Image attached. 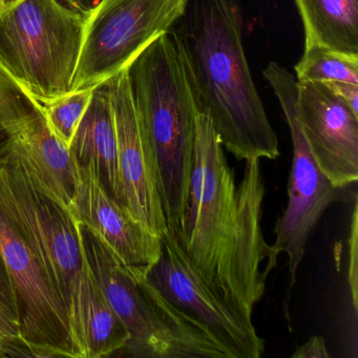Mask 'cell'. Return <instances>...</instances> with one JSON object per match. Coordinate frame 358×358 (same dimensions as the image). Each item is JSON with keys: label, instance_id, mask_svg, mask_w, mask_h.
Masks as SVG:
<instances>
[{"label": "cell", "instance_id": "obj_14", "mask_svg": "<svg viewBox=\"0 0 358 358\" xmlns=\"http://www.w3.org/2000/svg\"><path fill=\"white\" fill-rule=\"evenodd\" d=\"M71 213L129 270H148L161 255V236L150 231L102 187L90 167L78 166Z\"/></svg>", "mask_w": 358, "mask_h": 358}, {"label": "cell", "instance_id": "obj_18", "mask_svg": "<svg viewBox=\"0 0 358 358\" xmlns=\"http://www.w3.org/2000/svg\"><path fill=\"white\" fill-rule=\"evenodd\" d=\"M305 47L358 55V0H295Z\"/></svg>", "mask_w": 358, "mask_h": 358}, {"label": "cell", "instance_id": "obj_11", "mask_svg": "<svg viewBox=\"0 0 358 358\" xmlns=\"http://www.w3.org/2000/svg\"><path fill=\"white\" fill-rule=\"evenodd\" d=\"M297 115L320 171L345 189L358 180V115L324 83H297Z\"/></svg>", "mask_w": 358, "mask_h": 358}, {"label": "cell", "instance_id": "obj_16", "mask_svg": "<svg viewBox=\"0 0 358 358\" xmlns=\"http://www.w3.org/2000/svg\"><path fill=\"white\" fill-rule=\"evenodd\" d=\"M69 148L77 165L90 167L104 190L125 208L108 80L94 87L89 106Z\"/></svg>", "mask_w": 358, "mask_h": 358}, {"label": "cell", "instance_id": "obj_28", "mask_svg": "<svg viewBox=\"0 0 358 358\" xmlns=\"http://www.w3.org/2000/svg\"><path fill=\"white\" fill-rule=\"evenodd\" d=\"M13 143V136L0 123V156L5 155Z\"/></svg>", "mask_w": 358, "mask_h": 358}, {"label": "cell", "instance_id": "obj_12", "mask_svg": "<svg viewBox=\"0 0 358 358\" xmlns=\"http://www.w3.org/2000/svg\"><path fill=\"white\" fill-rule=\"evenodd\" d=\"M238 225L230 253L226 301L247 320H252L255 305L265 294L272 271L271 245L264 240L262 210L266 187L259 159L245 160L242 181L236 185Z\"/></svg>", "mask_w": 358, "mask_h": 358}, {"label": "cell", "instance_id": "obj_25", "mask_svg": "<svg viewBox=\"0 0 358 358\" xmlns=\"http://www.w3.org/2000/svg\"><path fill=\"white\" fill-rule=\"evenodd\" d=\"M324 85L335 95L343 100L351 110L358 115V85L341 81L324 83Z\"/></svg>", "mask_w": 358, "mask_h": 358}, {"label": "cell", "instance_id": "obj_23", "mask_svg": "<svg viewBox=\"0 0 358 358\" xmlns=\"http://www.w3.org/2000/svg\"><path fill=\"white\" fill-rule=\"evenodd\" d=\"M0 337L22 349L26 355H31L20 338V326L17 322L10 317L1 308H0Z\"/></svg>", "mask_w": 358, "mask_h": 358}, {"label": "cell", "instance_id": "obj_1", "mask_svg": "<svg viewBox=\"0 0 358 358\" xmlns=\"http://www.w3.org/2000/svg\"><path fill=\"white\" fill-rule=\"evenodd\" d=\"M171 32L199 113L210 117L224 148L238 160L278 159V137L245 53L242 0H187Z\"/></svg>", "mask_w": 358, "mask_h": 358}, {"label": "cell", "instance_id": "obj_10", "mask_svg": "<svg viewBox=\"0 0 358 358\" xmlns=\"http://www.w3.org/2000/svg\"><path fill=\"white\" fill-rule=\"evenodd\" d=\"M145 278L173 307L206 329L230 358L263 355L265 341L252 320L241 315L203 280L169 230L161 236L160 257L146 270Z\"/></svg>", "mask_w": 358, "mask_h": 358}, {"label": "cell", "instance_id": "obj_13", "mask_svg": "<svg viewBox=\"0 0 358 358\" xmlns=\"http://www.w3.org/2000/svg\"><path fill=\"white\" fill-rule=\"evenodd\" d=\"M118 140V164L127 210L150 231H167L154 162L142 135L127 70L108 80Z\"/></svg>", "mask_w": 358, "mask_h": 358}, {"label": "cell", "instance_id": "obj_15", "mask_svg": "<svg viewBox=\"0 0 358 358\" xmlns=\"http://www.w3.org/2000/svg\"><path fill=\"white\" fill-rule=\"evenodd\" d=\"M14 145L51 196L71 211L78 165L70 148L52 131L43 106L36 102L14 123Z\"/></svg>", "mask_w": 358, "mask_h": 358}, {"label": "cell", "instance_id": "obj_6", "mask_svg": "<svg viewBox=\"0 0 358 358\" xmlns=\"http://www.w3.org/2000/svg\"><path fill=\"white\" fill-rule=\"evenodd\" d=\"M3 157L0 156V255L15 293L20 338L31 356L83 358L64 299L10 194Z\"/></svg>", "mask_w": 358, "mask_h": 358}, {"label": "cell", "instance_id": "obj_22", "mask_svg": "<svg viewBox=\"0 0 358 358\" xmlns=\"http://www.w3.org/2000/svg\"><path fill=\"white\" fill-rule=\"evenodd\" d=\"M0 308L5 310L6 313L18 324L15 293H14L13 285L1 255H0Z\"/></svg>", "mask_w": 358, "mask_h": 358}, {"label": "cell", "instance_id": "obj_29", "mask_svg": "<svg viewBox=\"0 0 358 358\" xmlns=\"http://www.w3.org/2000/svg\"><path fill=\"white\" fill-rule=\"evenodd\" d=\"M22 0H0V12L6 11L20 3Z\"/></svg>", "mask_w": 358, "mask_h": 358}, {"label": "cell", "instance_id": "obj_2", "mask_svg": "<svg viewBox=\"0 0 358 358\" xmlns=\"http://www.w3.org/2000/svg\"><path fill=\"white\" fill-rule=\"evenodd\" d=\"M127 74L138 122L154 162L167 229L177 236L187 206L199 110L173 33L146 48Z\"/></svg>", "mask_w": 358, "mask_h": 358}, {"label": "cell", "instance_id": "obj_24", "mask_svg": "<svg viewBox=\"0 0 358 358\" xmlns=\"http://www.w3.org/2000/svg\"><path fill=\"white\" fill-rule=\"evenodd\" d=\"M292 358H329L328 348L322 336H312L303 345H299Z\"/></svg>", "mask_w": 358, "mask_h": 358}, {"label": "cell", "instance_id": "obj_3", "mask_svg": "<svg viewBox=\"0 0 358 358\" xmlns=\"http://www.w3.org/2000/svg\"><path fill=\"white\" fill-rule=\"evenodd\" d=\"M81 243L87 263L129 331L125 354L138 358H230L225 348L199 322L164 299L145 278L129 270L110 249L83 226Z\"/></svg>", "mask_w": 358, "mask_h": 358}, {"label": "cell", "instance_id": "obj_26", "mask_svg": "<svg viewBox=\"0 0 358 358\" xmlns=\"http://www.w3.org/2000/svg\"><path fill=\"white\" fill-rule=\"evenodd\" d=\"M60 6L78 15L85 22L89 20L102 0H56Z\"/></svg>", "mask_w": 358, "mask_h": 358}, {"label": "cell", "instance_id": "obj_20", "mask_svg": "<svg viewBox=\"0 0 358 358\" xmlns=\"http://www.w3.org/2000/svg\"><path fill=\"white\" fill-rule=\"evenodd\" d=\"M93 90L72 92L43 106L48 123L53 133L66 145H70L77 127L87 110Z\"/></svg>", "mask_w": 358, "mask_h": 358}, {"label": "cell", "instance_id": "obj_5", "mask_svg": "<svg viewBox=\"0 0 358 358\" xmlns=\"http://www.w3.org/2000/svg\"><path fill=\"white\" fill-rule=\"evenodd\" d=\"M238 225L234 171L210 117L199 113L187 206L175 236L199 275L225 301L228 262Z\"/></svg>", "mask_w": 358, "mask_h": 358}, {"label": "cell", "instance_id": "obj_27", "mask_svg": "<svg viewBox=\"0 0 358 358\" xmlns=\"http://www.w3.org/2000/svg\"><path fill=\"white\" fill-rule=\"evenodd\" d=\"M26 355L20 348L0 337V357L6 356Z\"/></svg>", "mask_w": 358, "mask_h": 358}, {"label": "cell", "instance_id": "obj_4", "mask_svg": "<svg viewBox=\"0 0 358 358\" xmlns=\"http://www.w3.org/2000/svg\"><path fill=\"white\" fill-rule=\"evenodd\" d=\"M85 22L56 0L0 12V68L41 106L72 92Z\"/></svg>", "mask_w": 358, "mask_h": 358}, {"label": "cell", "instance_id": "obj_21", "mask_svg": "<svg viewBox=\"0 0 358 358\" xmlns=\"http://www.w3.org/2000/svg\"><path fill=\"white\" fill-rule=\"evenodd\" d=\"M351 232L349 238V272H348V282H349L350 295L354 311L357 312L358 299V210L357 201L354 204L353 215L351 221Z\"/></svg>", "mask_w": 358, "mask_h": 358}, {"label": "cell", "instance_id": "obj_17", "mask_svg": "<svg viewBox=\"0 0 358 358\" xmlns=\"http://www.w3.org/2000/svg\"><path fill=\"white\" fill-rule=\"evenodd\" d=\"M73 324L83 358L122 351L129 339L127 327L104 296L90 265L81 282Z\"/></svg>", "mask_w": 358, "mask_h": 358}, {"label": "cell", "instance_id": "obj_9", "mask_svg": "<svg viewBox=\"0 0 358 358\" xmlns=\"http://www.w3.org/2000/svg\"><path fill=\"white\" fill-rule=\"evenodd\" d=\"M3 163L14 204L64 299L73 328L79 290L89 266L79 234L78 221L43 187L14 142L3 155Z\"/></svg>", "mask_w": 358, "mask_h": 358}, {"label": "cell", "instance_id": "obj_7", "mask_svg": "<svg viewBox=\"0 0 358 358\" xmlns=\"http://www.w3.org/2000/svg\"><path fill=\"white\" fill-rule=\"evenodd\" d=\"M186 5L187 0H102L85 22L72 92L94 89L127 70L173 29Z\"/></svg>", "mask_w": 358, "mask_h": 358}, {"label": "cell", "instance_id": "obj_19", "mask_svg": "<svg viewBox=\"0 0 358 358\" xmlns=\"http://www.w3.org/2000/svg\"><path fill=\"white\" fill-rule=\"evenodd\" d=\"M297 83H341L358 85V55H348L320 45L303 48L296 66Z\"/></svg>", "mask_w": 358, "mask_h": 358}, {"label": "cell", "instance_id": "obj_8", "mask_svg": "<svg viewBox=\"0 0 358 358\" xmlns=\"http://www.w3.org/2000/svg\"><path fill=\"white\" fill-rule=\"evenodd\" d=\"M284 113L292 140L293 158L288 183V204L274 228L275 241L271 245L270 267L273 270L278 255L288 257L291 282L305 255L308 238L322 213L333 203L343 199V188L336 187L314 160L297 115V80L286 68L271 62L263 72Z\"/></svg>", "mask_w": 358, "mask_h": 358}]
</instances>
